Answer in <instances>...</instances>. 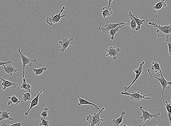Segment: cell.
<instances>
[{
    "mask_svg": "<svg viewBox=\"0 0 171 126\" xmlns=\"http://www.w3.org/2000/svg\"><path fill=\"white\" fill-rule=\"evenodd\" d=\"M105 108H102L98 112H95L93 115L90 114L89 116H86V120L90 124V126H98L100 125L101 122L104 121L103 119H101L100 115L102 112L105 110Z\"/></svg>",
    "mask_w": 171,
    "mask_h": 126,
    "instance_id": "2",
    "label": "cell"
},
{
    "mask_svg": "<svg viewBox=\"0 0 171 126\" xmlns=\"http://www.w3.org/2000/svg\"><path fill=\"white\" fill-rule=\"evenodd\" d=\"M77 97L79 98L78 100L79 101V103L78 104V105L79 106H80L82 105H89L93 106L94 107H95V109L97 110H98L99 111H100V108L97 105L94 104L93 103L89 102V101H87L85 99H82V98L80 97L79 95H77Z\"/></svg>",
    "mask_w": 171,
    "mask_h": 126,
    "instance_id": "15",
    "label": "cell"
},
{
    "mask_svg": "<svg viewBox=\"0 0 171 126\" xmlns=\"http://www.w3.org/2000/svg\"><path fill=\"white\" fill-rule=\"evenodd\" d=\"M48 109L47 108H45V109H43L41 113L40 114L41 116L46 119L48 117Z\"/></svg>",
    "mask_w": 171,
    "mask_h": 126,
    "instance_id": "30",
    "label": "cell"
},
{
    "mask_svg": "<svg viewBox=\"0 0 171 126\" xmlns=\"http://www.w3.org/2000/svg\"><path fill=\"white\" fill-rule=\"evenodd\" d=\"M146 21H148V24L149 25L157 28L158 29L156 30V32H157L158 37L162 38L165 37L166 42H170L169 39L171 35V24L169 25L163 26L161 25L159 22V25H158L156 23L151 22L147 20H146Z\"/></svg>",
    "mask_w": 171,
    "mask_h": 126,
    "instance_id": "1",
    "label": "cell"
},
{
    "mask_svg": "<svg viewBox=\"0 0 171 126\" xmlns=\"http://www.w3.org/2000/svg\"><path fill=\"white\" fill-rule=\"evenodd\" d=\"M23 123H22L21 122H17V123L13 124L12 122V124H6L5 123V122H4L3 124L1 125V126H21L22 125H23Z\"/></svg>",
    "mask_w": 171,
    "mask_h": 126,
    "instance_id": "31",
    "label": "cell"
},
{
    "mask_svg": "<svg viewBox=\"0 0 171 126\" xmlns=\"http://www.w3.org/2000/svg\"><path fill=\"white\" fill-rule=\"evenodd\" d=\"M139 109L142 111V115L140 117L141 120L143 121V123H145L146 121L147 120H150L151 119L153 118H154L158 119L161 116V114L160 112H158L157 114H151L148 112V109L144 110L143 109L142 106H141L139 108Z\"/></svg>",
    "mask_w": 171,
    "mask_h": 126,
    "instance_id": "6",
    "label": "cell"
},
{
    "mask_svg": "<svg viewBox=\"0 0 171 126\" xmlns=\"http://www.w3.org/2000/svg\"><path fill=\"white\" fill-rule=\"evenodd\" d=\"M47 70H48V68L43 67L38 69L34 68L33 70L34 72V75L38 76V75H41L44 71H46Z\"/></svg>",
    "mask_w": 171,
    "mask_h": 126,
    "instance_id": "25",
    "label": "cell"
},
{
    "mask_svg": "<svg viewBox=\"0 0 171 126\" xmlns=\"http://www.w3.org/2000/svg\"><path fill=\"white\" fill-rule=\"evenodd\" d=\"M42 92H43V91L42 90L40 91L39 94H37V96H36L34 99L30 102V107L29 108V110L27 111V112H25V115L26 116L29 115V112H30L31 109H32V108L38 105L39 97H40V94H41Z\"/></svg>",
    "mask_w": 171,
    "mask_h": 126,
    "instance_id": "12",
    "label": "cell"
},
{
    "mask_svg": "<svg viewBox=\"0 0 171 126\" xmlns=\"http://www.w3.org/2000/svg\"><path fill=\"white\" fill-rule=\"evenodd\" d=\"M126 23L124 22L119 23H112L107 24L103 27H101V26H99L98 28V30L102 32H103L106 33L109 32L111 29H114L117 26L120 25V24H123Z\"/></svg>",
    "mask_w": 171,
    "mask_h": 126,
    "instance_id": "11",
    "label": "cell"
},
{
    "mask_svg": "<svg viewBox=\"0 0 171 126\" xmlns=\"http://www.w3.org/2000/svg\"><path fill=\"white\" fill-rule=\"evenodd\" d=\"M21 47H19L18 50V52L20 53L21 59L22 61L23 68V74L22 79H23L24 77V73H25V68L26 65H28L30 66H32V63L33 62H36L37 60L36 59H32L28 58L27 57L24 55L21 52Z\"/></svg>",
    "mask_w": 171,
    "mask_h": 126,
    "instance_id": "7",
    "label": "cell"
},
{
    "mask_svg": "<svg viewBox=\"0 0 171 126\" xmlns=\"http://www.w3.org/2000/svg\"><path fill=\"white\" fill-rule=\"evenodd\" d=\"M170 103L171 104V99L170 100Z\"/></svg>",
    "mask_w": 171,
    "mask_h": 126,
    "instance_id": "35",
    "label": "cell"
},
{
    "mask_svg": "<svg viewBox=\"0 0 171 126\" xmlns=\"http://www.w3.org/2000/svg\"><path fill=\"white\" fill-rule=\"evenodd\" d=\"M126 25H130V22H128V23H126L125 24H120V25L117 26L115 29H111L109 32V35L111 36V39L113 40L114 39V36L117 32L119 31L122 27Z\"/></svg>",
    "mask_w": 171,
    "mask_h": 126,
    "instance_id": "13",
    "label": "cell"
},
{
    "mask_svg": "<svg viewBox=\"0 0 171 126\" xmlns=\"http://www.w3.org/2000/svg\"><path fill=\"white\" fill-rule=\"evenodd\" d=\"M129 17L131 19V21L130 22V28L133 30L136 31V29L137 27V24L136 21L133 17L129 15Z\"/></svg>",
    "mask_w": 171,
    "mask_h": 126,
    "instance_id": "27",
    "label": "cell"
},
{
    "mask_svg": "<svg viewBox=\"0 0 171 126\" xmlns=\"http://www.w3.org/2000/svg\"><path fill=\"white\" fill-rule=\"evenodd\" d=\"M7 99H10V100L8 102L7 105H10L13 103L15 104L16 105L19 104L21 102V101L19 100L17 96L15 95L11 96V97H8Z\"/></svg>",
    "mask_w": 171,
    "mask_h": 126,
    "instance_id": "23",
    "label": "cell"
},
{
    "mask_svg": "<svg viewBox=\"0 0 171 126\" xmlns=\"http://www.w3.org/2000/svg\"><path fill=\"white\" fill-rule=\"evenodd\" d=\"M0 79L3 81L2 83L1 84V85L4 86V87L2 89V91H4L7 88L11 87V86H14V88H16L17 86H19V84L17 83L7 81V80L3 79L1 77H0Z\"/></svg>",
    "mask_w": 171,
    "mask_h": 126,
    "instance_id": "14",
    "label": "cell"
},
{
    "mask_svg": "<svg viewBox=\"0 0 171 126\" xmlns=\"http://www.w3.org/2000/svg\"><path fill=\"white\" fill-rule=\"evenodd\" d=\"M31 86L30 84H27L26 82V80L23 78L22 79V83L21 84L20 89H24L27 90L28 92L30 93L31 91Z\"/></svg>",
    "mask_w": 171,
    "mask_h": 126,
    "instance_id": "24",
    "label": "cell"
},
{
    "mask_svg": "<svg viewBox=\"0 0 171 126\" xmlns=\"http://www.w3.org/2000/svg\"><path fill=\"white\" fill-rule=\"evenodd\" d=\"M145 64V62H143L139 64V67L138 69H135L133 71L134 73H136V76L135 77V78L134 80H133V81L132 82L129 86H125V87H124V89L125 91H128V89H129L131 86L134 84L135 82H136L138 78H139V77L140 76L141 74L142 73L143 71V65H144Z\"/></svg>",
    "mask_w": 171,
    "mask_h": 126,
    "instance_id": "8",
    "label": "cell"
},
{
    "mask_svg": "<svg viewBox=\"0 0 171 126\" xmlns=\"http://www.w3.org/2000/svg\"><path fill=\"white\" fill-rule=\"evenodd\" d=\"M23 99L24 101H29L31 100V94L30 93L28 92L25 93H23Z\"/></svg>",
    "mask_w": 171,
    "mask_h": 126,
    "instance_id": "28",
    "label": "cell"
},
{
    "mask_svg": "<svg viewBox=\"0 0 171 126\" xmlns=\"http://www.w3.org/2000/svg\"><path fill=\"white\" fill-rule=\"evenodd\" d=\"M126 114V112L125 111H123L121 112V115L117 119H114L112 121V123L115 126H119L120 124L123 122L124 116Z\"/></svg>",
    "mask_w": 171,
    "mask_h": 126,
    "instance_id": "21",
    "label": "cell"
},
{
    "mask_svg": "<svg viewBox=\"0 0 171 126\" xmlns=\"http://www.w3.org/2000/svg\"><path fill=\"white\" fill-rule=\"evenodd\" d=\"M12 61L10 60L9 62H0V66H2V65H5L6 64H8L10 63H12Z\"/></svg>",
    "mask_w": 171,
    "mask_h": 126,
    "instance_id": "32",
    "label": "cell"
},
{
    "mask_svg": "<svg viewBox=\"0 0 171 126\" xmlns=\"http://www.w3.org/2000/svg\"><path fill=\"white\" fill-rule=\"evenodd\" d=\"M4 67V73H7L9 75L12 76L13 73H16L18 70L16 69L12 65L10 64L7 67L5 66V65H3Z\"/></svg>",
    "mask_w": 171,
    "mask_h": 126,
    "instance_id": "19",
    "label": "cell"
},
{
    "mask_svg": "<svg viewBox=\"0 0 171 126\" xmlns=\"http://www.w3.org/2000/svg\"><path fill=\"white\" fill-rule=\"evenodd\" d=\"M147 71L148 73H149V74L151 78L153 77L156 78V79H157L158 81H159V82H160L161 86H162L163 88V90L161 91V93H162L163 99H164V90H165V89H167V86H168V85H169V86H170L171 85V82L167 81V80L164 78L163 75L162 71H161V70L159 71V73H160L161 76V77L160 78H157V77L155 76H153V75H151L150 73V70L149 69H148Z\"/></svg>",
    "mask_w": 171,
    "mask_h": 126,
    "instance_id": "5",
    "label": "cell"
},
{
    "mask_svg": "<svg viewBox=\"0 0 171 126\" xmlns=\"http://www.w3.org/2000/svg\"><path fill=\"white\" fill-rule=\"evenodd\" d=\"M167 6V2H166L165 0H161L159 2L156 3L154 6H153V9L157 10V14H156V17L157 18L159 19V18L157 16L158 10L161 9L163 7H165Z\"/></svg>",
    "mask_w": 171,
    "mask_h": 126,
    "instance_id": "17",
    "label": "cell"
},
{
    "mask_svg": "<svg viewBox=\"0 0 171 126\" xmlns=\"http://www.w3.org/2000/svg\"><path fill=\"white\" fill-rule=\"evenodd\" d=\"M65 9V7L64 6H63L62 9L61 10L60 12L58 14H56L55 15H52L51 16H49V17L47 18L46 20L47 23L50 26H51L53 24L57 23L58 22H60L67 26H69L68 24L62 22V21H60V19H61V18H65L66 16V14L63 15L62 16L61 15L62 13L63 10Z\"/></svg>",
    "mask_w": 171,
    "mask_h": 126,
    "instance_id": "3",
    "label": "cell"
},
{
    "mask_svg": "<svg viewBox=\"0 0 171 126\" xmlns=\"http://www.w3.org/2000/svg\"><path fill=\"white\" fill-rule=\"evenodd\" d=\"M120 51V48H115V47H110L106 49L107 54L106 56H110L113 57V60H115L117 56L119 55V52Z\"/></svg>",
    "mask_w": 171,
    "mask_h": 126,
    "instance_id": "9",
    "label": "cell"
},
{
    "mask_svg": "<svg viewBox=\"0 0 171 126\" xmlns=\"http://www.w3.org/2000/svg\"><path fill=\"white\" fill-rule=\"evenodd\" d=\"M163 102H164L166 109H167V116L169 117L170 124L171 125V104L168 103L167 101H164V99H163Z\"/></svg>",
    "mask_w": 171,
    "mask_h": 126,
    "instance_id": "22",
    "label": "cell"
},
{
    "mask_svg": "<svg viewBox=\"0 0 171 126\" xmlns=\"http://www.w3.org/2000/svg\"><path fill=\"white\" fill-rule=\"evenodd\" d=\"M171 86V85H170Z\"/></svg>",
    "mask_w": 171,
    "mask_h": 126,
    "instance_id": "36",
    "label": "cell"
},
{
    "mask_svg": "<svg viewBox=\"0 0 171 126\" xmlns=\"http://www.w3.org/2000/svg\"><path fill=\"white\" fill-rule=\"evenodd\" d=\"M168 47V52L169 55L171 56V43L168 42L167 43Z\"/></svg>",
    "mask_w": 171,
    "mask_h": 126,
    "instance_id": "33",
    "label": "cell"
},
{
    "mask_svg": "<svg viewBox=\"0 0 171 126\" xmlns=\"http://www.w3.org/2000/svg\"><path fill=\"white\" fill-rule=\"evenodd\" d=\"M120 94L122 95L130 96V99L134 101H138L143 99H151L150 97H148V96L153 95L152 94L142 95L139 92L136 91L132 92L131 94H130V93L127 92L126 91H125V92H120Z\"/></svg>",
    "mask_w": 171,
    "mask_h": 126,
    "instance_id": "4",
    "label": "cell"
},
{
    "mask_svg": "<svg viewBox=\"0 0 171 126\" xmlns=\"http://www.w3.org/2000/svg\"><path fill=\"white\" fill-rule=\"evenodd\" d=\"M151 63L153 64L151 67V70L156 73H157L158 72L161 70L160 65L157 62H151Z\"/></svg>",
    "mask_w": 171,
    "mask_h": 126,
    "instance_id": "26",
    "label": "cell"
},
{
    "mask_svg": "<svg viewBox=\"0 0 171 126\" xmlns=\"http://www.w3.org/2000/svg\"><path fill=\"white\" fill-rule=\"evenodd\" d=\"M42 122L40 124V126H48L50 125V122L46 120L44 117L41 116L40 117Z\"/></svg>",
    "mask_w": 171,
    "mask_h": 126,
    "instance_id": "29",
    "label": "cell"
},
{
    "mask_svg": "<svg viewBox=\"0 0 171 126\" xmlns=\"http://www.w3.org/2000/svg\"><path fill=\"white\" fill-rule=\"evenodd\" d=\"M10 113L9 112V111L5 110L4 108H2L1 111L0 112L1 117H0V121L5 120V119H9V120L12 121L13 119L11 118L10 116Z\"/></svg>",
    "mask_w": 171,
    "mask_h": 126,
    "instance_id": "18",
    "label": "cell"
},
{
    "mask_svg": "<svg viewBox=\"0 0 171 126\" xmlns=\"http://www.w3.org/2000/svg\"><path fill=\"white\" fill-rule=\"evenodd\" d=\"M129 15L133 17L136 21L137 24V27L136 29V31H139L141 29V26L145 22V20L144 19H139L137 16L133 15L131 12H129Z\"/></svg>",
    "mask_w": 171,
    "mask_h": 126,
    "instance_id": "16",
    "label": "cell"
},
{
    "mask_svg": "<svg viewBox=\"0 0 171 126\" xmlns=\"http://www.w3.org/2000/svg\"><path fill=\"white\" fill-rule=\"evenodd\" d=\"M73 42V38L71 37L68 39L67 37L63 38L61 41L58 42V43L61 45V49L60 50L59 52H61L63 53L64 51H66L67 49L70 45H72Z\"/></svg>",
    "mask_w": 171,
    "mask_h": 126,
    "instance_id": "10",
    "label": "cell"
},
{
    "mask_svg": "<svg viewBox=\"0 0 171 126\" xmlns=\"http://www.w3.org/2000/svg\"><path fill=\"white\" fill-rule=\"evenodd\" d=\"M111 8V6H108L103 8L102 13V16L104 18L106 17H109L113 14Z\"/></svg>",
    "mask_w": 171,
    "mask_h": 126,
    "instance_id": "20",
    "label": "cell"
},
{
    "mask_svg": "<svg viewBox=\"0 0 171 126\" xmlns=\"http://www.w3.org/2000/svg\"><path fill=\"white\" fill-rule=\"evenodd\" d=\"M114 1V0H108L109 3H108V6H110L111 3L112 2V1Z\"/></svg>",
    "mask_w": 171,
    "mask_h": 126,
    "instance_id": "34",
    "label": "cell"
}]
</instances>
